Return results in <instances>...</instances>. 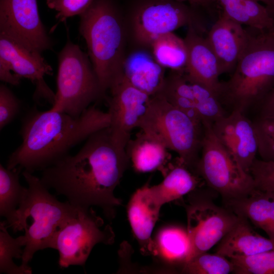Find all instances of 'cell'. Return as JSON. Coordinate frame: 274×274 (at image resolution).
<instances>
[{
	"label": "cell",
	"mask_w": 274,
	"mask_h": 274,
	"mask_svg": "<svg viewBox=\"0 0 274 274\" xmlns=\"http://www.w3.org/2000/svg\"><path fill=\"white\" fill-rule=\"evenodd\" d=\"M129 162L126 151L114 142L107 127L89 136L75 155L68 154L43 169L40 180L72 205L97 206L111 220L122 203L114 191Z\"/></svg>",
	"instance_id": "1"
},
{
	"label": "cell",
	"mask_w": 274,
	"mask_h": 274,
	"mask_svg": "<svg viewBox=\"0 0 274 274\" xmlns=\"http://www.w3.org/2000/svg\"><path fill=\"white\" fill-rule=\"evenodd\" d=\"M109 113L89 106L79 117L50 109H32L22 120V143L10 155L6 167L33 173L68 154L93 133L110 126Z\"/></svg>",
	"instance_id": "2"
},
{
	"label": "cell",
	"mask_w": 274,
	"mask_h": 274,
	"mask_svg": "<svg viewBox=\"0 0 274 274\" xmlns=\"http://www.w3.org/2000/svg\"><path fill=\"white\" fill-rule=\"evenodd\" d=\"M22 175L28 187L12 221L7 226L15 232L24 231L21 264L29 267L28 262L36 252L53 248L59 228L80 207L68 201H59L32 173L23 170Z\"/></svg>",
	"instance_id": "3"
},
{
	"label": "cell",
	"mask_w": 274,
	"mask_h": 274,
	"mask_svg": "<svg viewBox=\"0 0 274 274\" xmlns=\"http://www.w3.org/2000/svg\"><path fill=\"white\" fill-rule=\"evenodd\" d=\"M80 16L79 31L86 41L104 96L122 72L124 60L123 24L116 7L110 0H93Z\"/></svg>",
	"instance_id": "4"
},
{
	"label": "cell",
	"mask_w": 274,
	"mask_h": 274,
	"mask_svg": "<svg viewBox=\"0 0 274 274\" xmlns=\"http://www.w3.org/2000/svg\"><path fill=\"white\" fill-rule=\"evenodd\" d=\"M232 73L221 82L218 98L232 110L245 112L274 87V31L251 35Z\"/></svg>",
	"instance_id": "5"
},
{
	"label": "cell",
	"mask_w": 274,
	"mask_h": 274,
	"mask_svg": "<svg viewBox=\"0 0 274 274\" xmlns=\"http://www.w3.org/2000/svg\"><path fill=\"white\" fill-rule=\"evenodd\" d=\"M138 128L176 152L179 160L190 169L195 168L200 151L203 125L161 93L151 97Z\"/></svg>",
	"instance_id": "6"
},
{
	"label": "cell",
	"mask_w": 274,
	"mask_h": 274,
	"mask_svg": "<svg viewBox=\"0 0 274 274\" xmlns=\"http://www.w3.org/2000/svg\"><path fill=\"white\" fill-rule=\"evenodd\" d=\"M102 96L87 55L68 39L58 54L57 91L51 109L79 117L90 104Z\"/></svg>",
	"instance_id": "7"
},
{
	"label": "cell",
	"mask_w": 274,
	"mask_h": 274,
	"mask_svg": "<svg viewBox=\"0 0 274 274\" xmlns=\"http://www.w3.org/2000/svg\"><path fill=\"white\" fill-rule=\"evenodd\" d=\"M203 136L194 169L208 185L224 200L249 194L255 189L253 178L225 148L214 133L212 123H202Z\"/></svg>",
	"instance_id": "8"
},
{
	"label": "cell",
	"mask_w": 274,
	"mask_h": 274,
	"mask_svg": "<svg viewBox=\"0 0 274 274\" xmlns=\"http://www.w3.org/2000/svg\"><path fill=\"white\" fill-rule=\"evenodd\" d=\"M115 235L112 227L92 208L80 207L59 228L52 249L59 253L61 268L70 265L84 267L92 249L97 244L112 245Z\"/></svg>",
	"instance_id": "9"
},
{
	"label": "cell",
	"mask_w": 274,
	"mask_h": 274,
	"mask_svg": "<svg viewBox=\"0 0 274 274\" xmlns=\"http://www.w3.org/2000/svg\"><path fill=\"white\" fill-rule=\"evenodd\" d=\"M41 53L0 34V79L18 85L21 78H26L36 86L34 99H44L53 105L55 93L44 79L52 74L53 70Z\"/></svg>",
	"instance_id": "10"
},
{
	"label": "cell",
	"mask_w": 274,
	"mask_h": 274,
	"mask_svg": "<svg viewBox=\"0 0 274 274\" xmlns=\"http://www.w3.org/2000/svg\"><path fill=\"white\" fill-rule=\"evenodd\" d=\"M185 25L201 30L203 27L193 11L184 2L176 0H150L143 3L132 20L134 38L142 46H150L159 36Z\"/></svg>",
	"instance_id": "11"
},
{
	"label": "cell",
	"mask_w": 274,
	"mask_h": 274,
	"mask_svg": "<svg viewBox=\"0 0 274 274\" xmlns=\"http://www.w3.org/2000/svg\"><path fill=\"white\" fill-rule=\"evenodd\" d=\"M192 199L186 206V230L191 245L189 259L207 252L219 243L239 219L228 209L219 207L210 200Z\"/></svg>",
	"instance_id": "12"
},
{
	"label": "cell",
	"mask_w": 274,
	"mask_h": 274,
	"mask_svg": "<svg viewBox=\"0 0 274 274\" xmlns=\"http://www.w3.org/2000/svg\"><path fill=\"white\" fill-rule=\"evenodd\" d=\"M109 90L108 100L111 137L116 145L126 151L132 131L138 127L145 115L151 96L132 85L122 72Z\"/></svg>",
	"instance_id": "13"
},
{
	"label": "cell",
	"mask_w": 274,
	"mask_h": 274,
	"mask_svg": "<svg viewBox=\"0 0 274 274\" xmlns=\"http://www.w3.org/2000/svg\"><path fill=\"white\" fill-rule=\"evenodd\" d=\"M0 34L41 53L52 47L37 0H0Z\"/></svg>",
	"instance_id": "14"
},
{
	"label": "cell",
	"mask_w": 274,
	"mask_h": 274,
	"mask_svg": "<svg viewBox=\"0 0 274 274\" xmlns=\"http://www.w3.org/2000/svg\"><path fill=\"white\" fill-rule=\"evenodd\" d=\"M160 93L202 124L204 121L213 123L226 115L218 96L204 86L189 81L183 71H172L166 77Z\"/></svg>",
	"instance_id": "15"
},
{
	"label": "cell",
	"mask_w": 274,
	"mask_h": 274,
	"mask_svg": "<svg viewBox=\"0 0 274 274\" xmlns=\"http://www.w3.org/2000/svg\"><path fill=\"white\" fill-rule=\"evenodd\" d=\"M244 113L233 110L212 123V127L225 148L249 173L258 153V143L253 122Z\"/></svg>",
	"instance_id": "16"
},
{
	"label": "cell",
	"mask_w": 274,
	"mask_h": 274,
	"mask_svg": "<svg viewBox=\"0 0 274 274\" xmlns=\"http://www.w3.org/2000/svg\"><path fill=\"white\" fill-rule=\"evenodd\" d=\"M187 60L184 74L189 81L200 84L218 97L221 82L218 60L206 38L198 33L193 25L188 26L184 39Z\"/></svg>",
	"instance_id": "17"
},
{
	"label": "cell",
	"mask_w": 274,
	"mask_h": 274,
	"mask_svg": "<svg viewBox=\"0 0 274 274\" xmlns=\"http://www.w3.org/2000/svg\"><path fill=\"white\" fill-rule=\"evenodd\" d=\"M250 37L243 25L223 13L212 25L206 39L216 55L221 75L233 71Z\"/></svg>",
	"instance_id": "18"
},
{
	"label": "cell",
	"mask_w": 274,
	"mask_h": 274,
	"mask_svg": "<svg viewBox=\"0 0 274 274\" xmlns=\"http://www.w3.org/2000/svg\"><path fill=\"white\" fill-rule=\"evenodd\" d=\"M162 206L152 195L147 184L132 195L127 206L128 220L142 253L153 255V230L158 219Z\"/></svg>",
	"instance_id": "19"
},
{
	"label": "cell",
	"mask_w": 274,
	"mask_h": 274,
	"mask_svg": "<svg viewBox=\"0 0 274 274\" xmlns=\"http://www.w3.org/2000/svg\"><path fill=\"white\" fill-rule=\"evenodd\" d=\"M224 201L227 209L249 220L274 241V192L255 188L245 196Z\"/></svg>",
	"instance_id": "20"
},
{
	"label": "cell",
	"mask_w": 274,
	"mask_h": 274,
	"mask_svg": "<svg viewBox=\"0 0 274 274\" xmlns=\"http://www.w3.org/2000/svg\"><path fill=\"white\" fill-rule=\"evenodd\" d=\"M239 219L219 242L216 253L230 259L274 249V241L255 232L248 220Z\"/></svg>",
	"instance_id": "21"
},
{
	"label": "cell",
	"mask_w": 274,
	"mask_h": 274,
	"mask_svg": "<svg viewBox=\"0 0 274 274\" xmlns=\"http://www.w3.org/2000/svg\"><path fill=\"white\" fill-rule=\"evenodd\" d=\"M164 68L147 53L138 51L124 59L122 72L132 85L152 96L163 89L166 78Z\"/></svg>",
	"instance_id": "22"
},
{
	"label": "cell",
	"mask_w": 274,
	"mask_h": 274,
	"mask_svg": "<svg viewBox=\"0 0 274 274\" xmlns=\"http://www.w3.org/2000/svg\"><path fill=\"white\" fill-rule=\"evenodd\" d=\"M153 255L167 266L184 264L189 259L191 245L186 230L175 226L161 228L155 235Z\"/></svg>",
	"instance_id": "23"
},
{
	"label": "cell",
	"mask_w": 274,
	"mask_h": 274,
	"mask_svg": "<svg viewBox=\"0 0 274 274\" xmlns=\"http://www.w3.org/2000/svg\"><path fill=\"white\" fill-rule=\"evenodd\" d=\"M168 150L159 141L141 131L128 142L126 152L134 170L145 173L160 169L168 157Z\"/></svg>",
	"instance_id": "24"
},
{
	"label": "cell",
	"mask_w": 274,
	"mask_h": 274,
	"mask_svg": "<svg viewBox=\"0 0 274 274\" xmlns=\"http://www.w3.org/2000/svg\"><path fill=\"white\" fill-rule=\"evenodd\" d=\"M178 160L176 165L169 168L160 183L149 186L152 195L162 206L191 193L199 185L200 182L198 177Z\"/></svg>",
	"instance_id": "25"
},
{
	"label": "cell",
	"mask_w": 274,
	"mask_h": 274,
	"mask_svg": "<svg viewBox=\"0 0 274 274\" xmlns=\"http://www.w3.org/2000/svg\"><path fill=\"white\" fill-rule=\"evenodd\" d=\"M221 6L223 13L242 25L259 32L274 31V18L269 8L256 0H215Z\"/></svg>",
	"instance_id": "26"
},
{
	"label": "cell",
	"mask_w": 274,
	"mask_h": 274,
	"mask_svg": "<svg viewBox=\"0 0 274 274\" xmlns=\"http://www.w3.org/2000/svg\"><path fill=\"white\" fill-rule=\"evenodd\" d=\"M153 57L163 67L184 71L187 49L184 39L173 32L159 36L151 43Z\"/></svg>",
	"instance_id": "27"
},
{
	"label": "cell",
	"mask_w": 274,
	"mask_h": 274,
	"mask_svg": "<svg viewBox=\"0 0 274 274\" xmlns=\"http://www.w3.org/2000/svg\"><path fill=\"white\" fill-rule=\"evenodd\" d=\"M21 171L0 165V215L6 219V225L12 221L26 191L19 182Z\"/></svg>",
	"instance_id": "28"
},
{
	"label": "cell",
	"mask_w": 274,
	"mask_h": 274,
	"mask_svg": "<svg viewBox=\"0 0 274 274\" xmlns=\"http://www.w3.org/2000/svg\"><path fill=\"white\" fill-rule=\"evenodd\" d=\"M5 221L0 223V273L7 274H31V268L21 264L17 265L14 259H22L24 247L23 235L11 236Z\"/></svg>",
	"instance_id": "29"
},
{
	"label": "cell",
	"mask_w": 274,
	"mask_h": 274,
	"mask_svg": "<svg viewBox=\"0 0 274 274\" xmlns=\"http://www.w3.org/2000/svg\"><path fill=\"white\" fill-rule=\"evenodd\" d=\"M231 260L218 254L207 252L196 255L182 266V271L190 274H228L233 272Z\"/></svg>",
	"instance_id": "30"
},
{
	"label": "cell",
	"mask_w": 274,
	"mask_h": 274,
	"mask_svg": "<svg viewBox=\"0 0 274 274\" xmlns=\"http://www.w3.org/2000/svg\"><path fill=\"white\" fill-rule=\"evenodd\" d=\"M237 274H274V249L229 259Z\"/></svg>",
	"instance_id": "31"
},
{
	"label": "cell",
	"mask_w": 274,
	"mask_h": 274,
	"mask_svg": "<svg viewBox=\"0 0 274 274\" xmlns=\"http://www.w3.org/2000/svg\"><path fill=\"white\" fill-rule=\"evenodd\" d=\"M255 188L264 191L274 192V161L255 159L249 170Z\"/></svg>",
	"instance_id": "32"
},
{
	"label": "cell",
	"mask_w": 274,
	"mask_h": 274,
	"mask_svg": "<svg viewBox=\"0 0 274 274\" xmlns=\"http://www.w3.org/2000/svg\"><path fill=\"white\" fill-rule=\"evenodd\" d=\"M21 104L6 85L0 86V129L11 122L20 112Z\"/></svg>",
	"instance_id": "33"
},
{
	"label": "cell",
	"mask_w": 274,
	"mask_h": 274,
	"mask_svg": "<svg viewBox=\"0 0 274 274\" xmlns=\"http://www.w3.org/2000/svg\"><path fill=\"white\" fill-rule=\"evenodd\" d=\"M48 7L57 12L56 18L63 22L67 18L80 15L93 0H46Z\"/></svg>",
	"instance_id": "34"
},
{
	"label": "cell",
	"mask_w": 274,
	"mask_h": 274,
	"mask_svg": "<svg viewBox=\"0 0 274 274\" xmlns=\"http://www.w3.org/2000/svg\"><path fill=\"white\" fill-rule=\"evenodd\" d=\"M255 132L258 143V153L261 159L274 161V134L256 130Z\"/></svg>",
	"instance_id": "35"
},
{
	"label": "cell",
	"mask_w": 274,
	"mask_h": 274,
	"mask_svg": "<svg viewBox=\"0 0 274 274\" xmlns=\"http://www.w3.org/2000/svg\"><path fill=\"white\" fill-rule=\"evenodd\" d=\"M253 124L256 130L274 134V115H261Z\"/></svg>",
	"instance_id": "36"
},
{
	"label": "cell",
	"mask_w": 274,
	"mask_h": 274,
	"mask_svg": "<svg viewBox=\"0 0 274 274\" xmlns=\"http://www.w3.org/2000/svg\"><path fill=\"white\" fill-rule=\"evenodd\" d=\"M262 115H274V87L261 100Z\"/></svg>",
	"instance_id": "37"
},
{
	"label": "cell",
	"mask_w": 274,
	"mask_h": 274,
	"mask_svg": "<svg viewBox=\"0 0 274 274\" xmlns=\"http://www.w3.org/2000/svg\"><path fill=\"white\" fill-rule=\"evenodd\" d=\"M215 0H191L192 4H197L202 6H208Z\"/></svg>",
	"instance_id": "38"
},
{
	"label": "cell",
	"mask_w": 274,
	"mask_h": 274,
	"mask_svg": "<svg viewBox=\"0 0 274 274\" xmlns=\"http://www.w3.org/2000/svg\"><path fill=\"white\" fill-rule=\"evenodd\" d=\"M258 2H261L267 5L268 7L272 10V3L270 0H256Z\"/></svg>",
	"instance_id": "39"
},
{
	"label": "cell",
	"mask_w": 274,
	"mask_h": 274,
	"mask_svg": "<svg viewBox=\"0 0 274 274\" xmlns=\"http://www.w3.org/2000/svg\"><path fill=\"white\" fill-rule=\"evenodd\" d=\"M176 1L181 2H189V3L192 4L191 0H176Z\"/></svg>",
	"instance_id": "40"
},
{
	"label": "cell",
	"mask_w": 274,
	"mask_h": 274,
	"mask_svg": "<svg viewBox=\"0 0 274 274\" xmlns=\"http://www.w3.org/2000/svg\"><path fill=\"white\" fill-rule=\"evenodd\" d=\"M272 3V10H274V0H270Z\"/></svg>",
	"instance_id": "41"
},
{
	"label": "cell",
	"mask_w": 274,
	"mask_h": 274,
	"mask_svg": "<svg viewBox=\"0 0 274 274\" xmlns=\"http://www.w3.org/2000/svg\"></svg>",
	"instance_id": "42"
}]
</instances>
